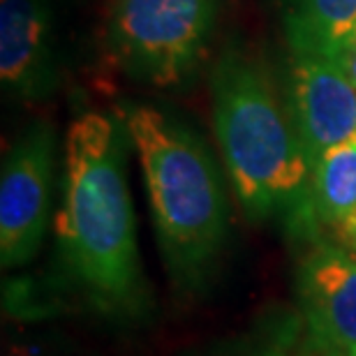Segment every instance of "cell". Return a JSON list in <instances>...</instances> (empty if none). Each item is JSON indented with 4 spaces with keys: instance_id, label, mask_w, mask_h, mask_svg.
<instances>
[{
    "instance_id": "obj_13",
    "label": "cell",
    "mask_w": 356,
    "mask_h": 356,
    "mask_svg": "<svg viewBox=\"0 0 356 356\" xmlns=\"http://www.w3.org/2000/svg\"><path fill=\"white\" fill-rule=\"evenodd\" d=\"M7 356H38V352H35L33 345H24V343H14L10 347V352H7Z\"/></svg>"
},
{
    "instance_id": "obj_1",
    "label": "cell",
    "mask_w": 356,
    "mask_h": 356,
    "mask_svg": "<svg viewBox=\"0 0 356 356\" xmlns=\"http://www.w3.org/2000/svg\"><path fill=\"white\" fill-rule=\"evenodd\" d=\"M63 257L97 305L137 310L141 266L123 141L102 113H83L65 139V195L56 218Z\"/></svg>"
},
{
    "instance_id": "obj_8",
    "label": "cell",
    "mask_w": 356,
    "mask_h": 356,
    "mask_svg": "<svg viewBox=\"0 0 356 356\" xmlns=\"http://www.w3.org/2000/svg\"><path fill=\"white\" fill-rule=\"evenodd\" d=\"M51 17L47 0H0V76L5 88L35 95L49 74Z\"/></svg>"
},
{
    "instance_id": "obj_4",
    "label": "cell",
    "mask_w": 356,
    "mask_h": 356,
    "mask_svg": "<svg viewBox=\"0 0 356 356\" xmlns=\"http://www.w3.org/2000/svg\"><path fill=\"white\" fill-rule=\"evenodd\" d=\"M213 17L216 0H116L113 54L137 79L174 86L202 58Z\"/></svg>"
},
{
    "instance_id": "obj_10",
    "label": "cell",
    "mask_w": 356,
    "mask_h": 356,
    "mask_svg": "<svg viewBox=\"0 0 356 356\" xmlns=\"http://www.w3.org/2000/svg\"><path fill=\"white\" fill-rule=\"evenodd\" d=\"M294 51L333 56L356 28V0H277Z\"/></svg>"
},
{
    "instance_id": "obj_2",
    "label": "cell",
    "mask_w": 356,
    "mask_h": 356,
    "mask_svg": "<svg viewBox=\"0 0 356 356\" xmlns=\"http://www.w3.org/2000/svg\"><path fill=\"white\" fill-rule=\"evenodd\" d=\"M213 116L227 172L248 216L266 218L310 202V158L257 63L225 54L213 74Z\"/></svg>"
},
{
    "instance_id": "obj_5",
    "label": "cell",
    "mask_w": 356,
    "mask_h": 356,
    "mask_svg": "<svg viewBox=\"0 0 356 356\" xmlns=\"http://www.w3.org/2000/svg\"><path fill=\"white\" fill-rule=\"evenodd\" d=\"M54 134L31 127L5 158L0 178V259L3 268L31 261L44 236Z\"/></svg>"
},
{
    "instance_id": "obj_7",
    "label": "cell",
    "mask_w": 356,
    "mask_h": 356,
    "mask_svg": "<svg viewBox=\"0 0 356 356\" xmlns=\"http://www.w3.org/2000/svg\"><path fill=\"white\" fill-rule=\"evenodd\" d=\"M298 294L315 338L340 356H356V257L322 245L298 270Z\"/></svg>"
},
{
    "instance_id": "obj_12",
    "label": "cell",
    "mask_w": 356,
    "mask_h": 356,
    "mask_svg": "<svg viewBox=\"0 0 356 356\" xmlns=\"http://www.w3.org/2000/svg\"><path fill=\"white\" fill-rule=\"evenodd\" d=\"M245 356H287V343H268L266 347Z\"/></svg>"
},
{
    "instance_id": "obj_14",
    "label": "cell",
    "mask_w": 356,
    "mask_h": 356,
    "mask_svg": "<svg viewBox=\"0 0 356 356\" xmlns=\"http://www.w3.org/2000/svg\"><path fill=\"white\" fill-rule=\"evenodd\" d=\"M315 356H340V354H336V352L331 350V347H326L324 343H319V352Z\"/></svg>"
},
{
    "instance_id": "obj_11",
    "label": "cell",
    "mask_w": 356,
    "mask_h": 356,
    "mask_svg": "<svg viewBox=\"0 0 356 356\" xmlns=\"http://www.w3.org/2000/svg\"><path fill=\"white\" fill-rule=\"evenodd\" d=\"M333 58L338 60V65L343 67V72L347 74V79H350L354 86H356V28L352 31V35L347 38L340 49L336 54H333Z\"/></svg>"
},
{
    "instance_id": "obj_9",
    "label": "cell",
    "mask_w": 356,
    "mask_h": 356,
    "mask_svg": "<svg viewBox=\"0 0 356 356\" xmlns=\"http://www.w3.org/2000/svg\"><path fill=\"white\" fill-rule=\"evenodd\" d=\"M310 204L324 227L356 250V139L326 151L312 165Z\"/></svg>"
},
{
    "instance_id": "obj_3",
    "label": "cell",
    "mask_w": 356,
    "mask_h": 356,
    "mask_svg": "<svg viewBox=\"0 0 356 356\" xmlns=\"http://www.w3.org/2000/svg\"><path fill=\"white\" fill-rule=\"evenodd\" d=\"M144 167L155 229L178 275L197 277L218 257L227 202L206 146L153 106L120 111Z\"/></svg>"
},
{
    "instance_id": "obj_6",
    "label": "cell",
    "mask_w": 356,
    "mask_h": 356,
    "mask_svg": "<svg viewBox=\"0 0 356 356\" xmlns=\"http://www.w3.org/2000/svg\"><path fill=\"white\" fill-rule=\"evenodd\" d=\"M294 125L310 165L326 151L356 139V86L333 56L291 49Z\"/></svg>"
}]
</instances>
